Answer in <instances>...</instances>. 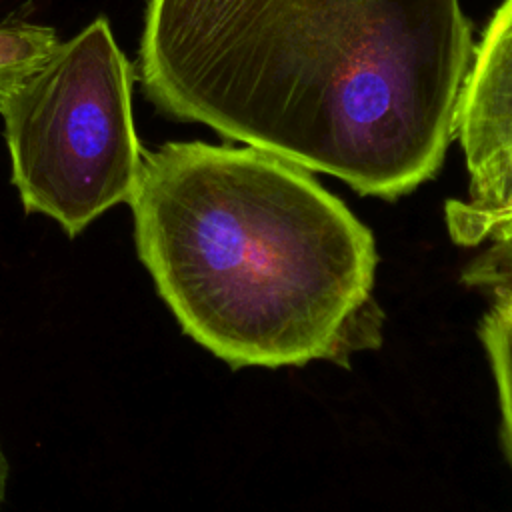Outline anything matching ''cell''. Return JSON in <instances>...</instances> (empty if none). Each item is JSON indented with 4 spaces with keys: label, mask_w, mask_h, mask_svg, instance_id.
<instances>
[{
    "label": "cell",
    "mask_w": 512,
    "mask_h": 512,
    "mask_svg": "<svg viewBox=\"0 0 512 512\" xmlns=\"http://www.w3.org/2000/svg\"><path fill=\"white\" fill-rule=\"evenodd\" d=\"M128 204L158 296L230 368L348 366L382 344L374 236L306 168L166 142L144 150Z\"/></svg>",
    "instance_id": "2"
},
{
    "label": "cell",
    "mask_w": 512,
    "mask_h": 512,
    "mask_svg": "<svg viewBox=\"0 0 512 512\" xmlns=\"http://www.w3.org/2000/svg\"><path fill=\"white\" fill-rule=\"evenodd\" d=\"M136 70L106 18L60 42L0 110L12 184L28 214L78 236L106 210L128 204L144 148L132 116Z\"/></svg>",
    "instance_id": "3"
},
{
    "label": "cell",
    "mask_w": 512,
    "mask_h": 512,
    "mask_svg": "<svg viewBox=\"0 0 512 512\" xmlns=\"http://www.w3.org/2000/svg\"><path fill=\"white\" fill-rule=\"evenodd\" d=\"M454 136L468 188L444 206L452 242L474 248L512 236V0L496 10L474 48Z\"/></svg>",
    "instance_id": "4"
},
{
    "label": "cell",
    "mask_w": 512,
    "mask_h": 512,
    "mask_svg": "<svg viewBox=\"0 0 512 512\" xmlns=\"http://www.w3.org/2000/svg\"><path fill=\"white\" fill-rule=\"evenodd\" d=\"M58 44L60 38L50 26L22 20L0 22V110L52 56Z\"/></svg>",
    "instance_id": "5"
},
{
    "label": "cell",
    "mask_w": 512,
    "mask_h": 512,
    "mask_svg": "<svg viewBox=\"0 0 512 512\" xmlns=\"http://www.w3.org/2000/svg\"><path fill=\"white\" fill-rule=\"evenodd\" d=\"M472 58L460 0H148L134 70L172 120L396 200L440 170Z\"/></svg>",
    "instance_id": "1"
},
{
    "label": "cell",
    "mask_w": 512,
    "mask_h": 512,
    "mask_svg": "<svg viewBox=\"0 0 512 512\" xmlns=\"http://www.w3.org/2000/svg\"><path fill=\"white\" fill-rule=\"evenodd\" d=\"M500 302H502V300H500Z\"/></svg>",
    "instance_id": "9"
},
{
    "label": "cell",
    "mask_w": 512,
    "mask_h": 512,
    "mask_svg": "<svg viewBox=\"0 0 512 512\" xmlns=\"http://www.w3.org/2000/svg\"><path fill=\"white\" fill-rule=\"evenodd\" d=\"M462 284L512 304V236L492 240L462 270Z\"/></svg>",
    "instance_id": "7"
},
{
    "label": "cell",
    "mask_w": 512,
    "mask_h": 512,
    "mask_svg": "<svg viewBox=\"0 0 512 512\" xmlns=\"http://www.w3.org/2000/svg\"><path fill=\"white\" fill-rule=\"evenodd\" d=\"M8 472H10V466H8V458L2 450V444H0V506L4 502V496H6V484H8Z\"/></svg>",
    "instance_id": "8"
},
{
    "label": "cell",
    "mask_w": 512,
    "mask_h": 512,
    "mask_svg": "<svg viewBox=\"0 0 512 512\" xmlns=\"http://www.w3.org/2000/svg\"><path fill=\"white\" fill-rule=\"evenodd\" d=\"M478 336L494 374L502 414V440L512 462V304L492 300L480 320Z\"/></svg>",
    "instance_id": "6"
}]
</instances>
